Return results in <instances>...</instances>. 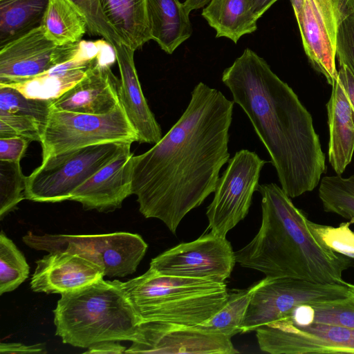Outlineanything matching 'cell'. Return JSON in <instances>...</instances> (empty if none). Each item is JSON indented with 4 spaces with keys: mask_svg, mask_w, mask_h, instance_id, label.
Listing matches in <instances>:
<instances>
[{
    "mask_svg": "<svg viewBox=\"0 0 354 354\" xmlns=\"http://www.w3.org/2000/svg\"><path fill=\"white\" fill-rule=\"evenodd\" d=\"M234 101L200 82L185 111L161 140L134 156L131 192L145 218L176 234L183 218L214 192L230 159Z\"/></svg>",
    "mask_w": 354,
    "mask_h": 354,
    "instance_id": "obj_1",
    "label": "cell"
},
{
    "mask_svg": "<svg viewBox=\"0 0 354 354\" xmlns=\"http://www.w3.org/2000/svg\"><path fill=\"white\" fill-rule=\"evenodd\" d=\"M221 80L266 148L286 194L296 198L313 191L326 171L325 155L311 114L292 88L250 48Z\"/></svg>",
    "mask_w": 354,
    "mask_h": 354,
    "instance_id": "obj_2",
    "label": "cell"
},
{
    "mask_svg": "<svg viewBox=\"0 0 354 354\" xmlns=\"http://www.w3.org/2000/svg\"><path fill=\"white\" fill-rule=\"evenodd\" d=\"M257 191L261 196V225L253 239L235 252L236 262L270 279L347 283L342 274L354 266V259L325 245L281 187L265 183Z\"/></svg>",
    "mask_w": 354,
    "mask_h": 354,
    "instance_id": "obj_3",
    "label": "cell"
},
{
    "mask_svg": "<svg viewBox=\"0 0 354 354\" xmlns=\"http://www.w3.org/2000/svg\"><path fill=\"white\" fill-rule=\"evenodd\" d=\"M63 343L87 348L104 341H135L139 319L119 280L103 279L61 295L53 310Z\"/></svg>",
    "mask_w": 354,
    "mask_h": 354,
    "instance_id": "obj_4",
    "label": "cell"
},
{
    "mask_svg": "<svg viewBox=\"0 0 354 354\" xmlns=\"http://www.w3.org/2000/svg\"><path fill=\"white\" fill-rule=\"evenodd\" d=\"M122 286L140 324L196 326L220 310L229 295L225 282L166 275L151 268Z\"/></svg>",
    "mask_w": 354,
    "mask_h": 354,
    "instance_id": "obj_5",
    "label": "cell"
},
{
    "mask_svg": "<svg viewBox=\"0 0 354 354\" xmlns=\"http://www.w3.org/2000/svg\"><path fill=\"white\" fill-rule=\"evenodd\" d=\"M131 142H113L77 148L41 161L26 176L25 197L40 203L69 200L73 192L131 146Z\"/></svg>",
    "mask_w": 354,
    "mask_h": 354,
    "instance_id": "obj_6",
    "label": "cell"
},
{
    "mask_svg": "<svg viewBox=\"0 0 354 354\" xmlns=\"http://www.w3.org/2000/svg\"><path fill=\"white\" fill-rule=\"evenodd\" d=\"M113 142H138L137 133L121 102L100 115L51 107L40 141L42 160L69 150Z\"/></svg>",
    "mask_w": 354,
    "mask_h": 354,
    "instance_id": "obj_7",
    "label": "cell"
},
{
    "mask_svg": "<svg viewBox=\"0 0 354 354\" xmlns=\"http://www.w3.org/2000/svg\"><path fill=\"white\" fill-rule=\"evenodd\" d=\"M22 240L37 250L82 255L102 267L105 276L109 277H124L135 272L147 249L141 236L125 232L80 235H37L29 232Z\"/></svg>",
    "mask_w": 354,
    "mask_h": 354,
    "instance_id": "obj_8",
    "label": "cell"
},
{
    "mask_svg": "<svg viewBox=\"0 0 354 354\" xmlns=\"http://www.w3.org/2000/svg\"><path fill=\"white\" fill-rule=\"evenodd\" d=\"M266 162L248 149L236 151L229 159L217 182L213 200L207 208L210 232L226 237L227 232L245 218Z\"/></svg>",
    "mask_w": 354,
    "mask_h": 354,
    "instance_id": "obj_9",
    "label": "cell"
},
{
    "mask_svg": "<svg viewBox=\"0 0 354 354\" xmlns=\"http://www.w3.org/2000/svg\"><path fill=\"white\" fill-rule=\"evenodd\" d=\"M350 283H326L293 278L265 277L254 292L241 326V333L274 322L301 304L346 297Z\"/></svg>",
    "mask_w": 354,
    "mask_h": 354,
    "instance_id": "obj_10",
    "label": "cell"
},
{
    "mask_svg": "<svg viewBox=\"0 0 354 354\" xmlns=\"http://www.w3.org/2000/svg\"><path fill=\"white\" fill-rule=\"evenodd\" d=\"M236 263L230 242L209 232L160 254L149 268L166 275L225 282Z\"/></svg>",
    "mask_w": 354,
    "mask_h": 354,
    "instance_id": "obj_11",
    "label": "cell"
},
{
    "mask_svg": "<svg viewBox=\"0 0 354 354\" xmlns=\"http://www.w3.org/2000/svg\"><path fill=\"white\" fill-rule=\"evenodd\" d=\"M261 351L270 354H354V329L323 323L297 326L285 317L256 330Z\"/></svg>",
    "mask_w": 354,
    "mask_h": 354,
    "instance_id": "obj_12",
    "label": "cell"
},
{
    "mask_svg": "<svg viewBox=\"0 0 354 354\" xmlns=\"http://www.w3.org/2000/svg\"><path fill=\"white\" fill-rule=\"evenodd\" d=\"M231 338L206 332L196 326L147 322L139 324L137 336L124 353L235 354Z\"/></svg>",
    "mask_w": 354,
    "mask_h": 354,
    "instance_id": "obj_13",
    "label": "cell"
},
{
    "mask_svg": "<svg viewBox=\"0 0 354 354\" xmlns=\"http://www.w3.org/2000/svg\"><path fill=\"white\" fill-rule=\"evenodd\" d=\"M80 44L57 45L42 27L29 32L0 48V84L35 77L71 59Z\"/></svg>",
    "mask_w": 354,
    "mask_h": 354,
    "instance_id": "obj_14",
    "label": "cell"
},
{
    "mask_svg": "<svg viewBox=\"0 0 354 354\" xmlns=\"http://www.w3.org/2000/svg\"><path fill=\"white\" fill-rule=\"evenodd\" d=\"M295 15L310 64L332 86L337 77L335 44L339 24L333 8L326 0H303Z\"/></svg>",
    "mask_w": 354,
    "mask_h": 354,
    "instance_id": "obj_15",
    "label": "cell"
},
{
    "mask_svg": "<svg viewBox=\"0 0 354 354\" xmlns=\"http://www.w3.org/2000/svg\"><path fill=\"white\" fill-rule=\"evenodd\" d=\"M112 64L100 50L84 77L59 97L51 100V107L94 115L113 110L120 102V80L112 72Z\"/></svg>",
    "mask_w": 354,
    "mask_h": 354,
    "instance_id": "obj_16",
    "label": "cell"
},
{
    "mask_svg": "<svg viewBox=\"0 0 354 354\" xmlns=\"http://www.w3.org/2000/svg\"><path fill=\"white\" fill-rule=\"evenodd\" d=\"M30 287L34 292H72L103 279L102 267L78 254L52 252L36 261Z\"/></svg>",
    "mask_w": 354,
    "mask_h": 354,
    "instance_id": "obj_17",
    "label": "cell"
},
{
    "mask_svg": "<svg viewBox=\"0 0 354 354\" xmlns=\"http://www.w3.org/2000/svg\"><path fill=\"white\" fill-rule=\"evenodd\" d=\"M131 147L96 171L71 194V201L87 209L113 211L132 194Z\"/></svg>",
    "mask_w": 354,
    "mask_h": 354,
    "instance_id": "obj_18",
    "label": "cell"
},
{
    "mask_svg": "<svg viewBox=\"0 0 354 354\" xmlns=\"http://www.w3.org/2000/svg\"><path fill=\"white\" fill-rule=\"evenodd\" d=\"M120 74V100L139 143L156 145L162 138L160 124L143 94L134 64L135 50L121 43L113 46Z\"/></svg>",
    "mask_w": 354,
    "mask_h": 354,
    "instance_id": "obj_19",
    "label": "cell"
},
{
    "mask_svg": "<svg viewBox=\"0 0 354 354\" xmlns=\"http://www.w3.org/2000/svg\"><path fill=\"white\" fill-rule=\"evenodd\" d=\"M102 39L80 41V48L71 59L35 77L2 84L18 90L29 98L53 100L64 93L85 75L97 58Z\"/></svg>",
    "mask_w": 354,
    "mask_h": 354,
    "instance_id": "obj_20",
    "label": "cell"
},
{
    "mask_svg": "<svg viewBox=\"0 0 354 354\" xmlns=\"http://www.w3.org/2000/svg\"><path fill=\"white\" fill-rule=\"evenodd\" d=\"M329 127L328 161L337 175L344 173L354 153V109L337 78L326 104Z\"/></svg>",
    "mask_w": 354,
    "mask_h": 354,
    "instance_id": "obj_21",
    "label": "cell"
},
{
    "mask_svg": "<svg viewBox=\"0 0 354 354\" xmlns=\"http://www.w3.org/2000/svg\"><path fill=\"white\" fill-rule=\"evenodd\" d=\"M151 39L171 54L192 33L189 12L178 0H147Z\"/></svg>",
    "mask_w": 354,
    "mask_h": 354,
    "instance_id": "obj_22",
    "label": "cell"
},
{
    "mask_svg": "<svg viewBox=\"0 0 354 354\" xmlns=\"http://www.w3.org/2000/svg\"><path fill=\"white\" fill-rule=\"evenodd\" d=\"M122 42L135 51L151 39L147 0H99Z\"/></svg>",
    "mask_w": 354,
    "mask_h": 354,
    "instance_id": "obj_23",
    "label": "cell"
},
{
    "mask_svg": "<svg viewBox=\"0 0 354 354\" xmlns=\"http://www.w3.org/2000/svg\"><path fill=\"white\" fill-rule=\"evenodd\" d=\"M202 16L216 32V37H227L234 43L257 28L252 0H210Z\"/></svg>",
    "mask_w": 354,
    "mask_h": 354,
    "instance_id": "obj_24",
    "label": "cell"
},
{
    "mask_svg": "<svg viewBox=\"0 0 354 354\" xmlns=\"http://www.w3.org/2000/svg\"><path fill=\"white\" fill-rule=\"evenodd\" d=\"M50 0H0V48L41 27Z\"/></svg>",
    "mask_w": 354,
    "mask_h": 354,
    "instance_id": "obj_25",
    "label": "cell"
},
{
    "mask_svg": "<svg viewBox=\"0 0 354 354\" xmlns=\"http://www.w3.org/2000/svg\"><path fill=\"white\" fill-rule=\"evenodd\" d=\"M41 27L57 45L79 42L88 31L86 19L67 0H50Z\"/></svg>",
    "mask_w": 354,
    "mask_h": 354,
    "instance_id": "obj_26",
    "label": "cell"
},
{
    "mask_svg": "<svg viewBox=\"0 0 354 354\" xmlns=\"http://www.w3.org/2000/svg\"><path fill=\"white\" fill-rule=\"evenodd\" d=\"M263 279L248 288L229 291L225 305L205 322L196 325L208 333L221 334L230 338L241 333V326L252 297Z\"/></svg>",
    "mask_w": 354,
    "mask_h": 354,
    "instance_id": "obj_27",
    "label": "cell"
},
{
    "mask_svg": "<svg viewBox=\"0 0 354 354\" xmlns=\"http://www.w3.org/2000/svg\"><path fill=\"white\" fill-rule=\"evenodd\" d=\"M319 198L325 212L354 221V175L348 178L340 175L322 177Z\"/></svg>",
    "mask_w": 354,
    "mask_h": 354,
    "instance_id": "obj_28",
    "label": "cell"
},
{
    "mask_svg": "<svg viewBox=\"0 0 354 354\" xmlns=\"http://www.w3.org/2000/svg\"><path fill=\"white\" fill-rule=\"evenodd\" d=\"M24 255L3 231L0 234V295L18 288L28 277Z\"/></svg>",
    "mask_w": 354,
    "mask_h": 354,
    "instance_id": "obj_29",
    "label": "cell"
},
{
    "mask_svg": "<svg viewBox=\"0 0 354 354\" xmlns=\"http://www.w3.org/2000/svg\"><path fill=\"white\" fill-rule=\"evenodd\" d=\"M26 182L20 161L0 160L1 219L26 198Z\"/></svg>",
    "mask_w": 354,
    "mask_h": 354,
    "instance_id": "obj_30",
    "label": "cell"
},
{
    "mask_svg": "<svg viewBox=\"0 0 354 354\" xmlns=\"http://www.w3.org/2000/svg\"><path fill=\"white\" fill-rule=\"evenodd\" d=\"M313 323H323L354 329V284L350 283L348 295L342 299L313 302Z\"/></svg>",
    "mask_w": 354,
    "mask_h": 354,
    "instance_id": "obj_31",
    "label": "cell"
},
{
    "mask_svg": "<svg viewBox=\"0 0 354 354\" xmlns=\"http://www.w3.org/2000/svg\"><path fill=\"white\" fill-rule=\"evenodd\" d=\"M0 110L30 116L44 129L51 111V100L29 98L15 88L0 84Z\"/></svg>",
    "mask_w": 354,
    "mask_h": 354,
    "instance_id": "obj_32",
    "label": "cell"
},
{
    "mask_svg": "<svg viewBox=\"0 0 354 354\" xmlns=\"http://www.w3.org/2000/svg\"><path fill=\"white\" fill-rule=\"evenodd\" d=\"M84 17L91 35L101 36L113 47L122 42L104 15L99 0H67Z\"/></svg>",
    "mask_w": 354,
    "mask_h": 354,
    "instance_id": "obj_33",
    "label": "cell"
},
{
    "mask_svg": "<svg viewBox=\"0 0 354 354\" xmlns=\"http://www.w3.org/2000/svg\"><path fill=\"white\" fill-rule=\"evenodd\" d=\"M351 219L338 226L321 225L308 220V224L319 239L332 250L354 259V232L350 225Z\"/></svg>",
    "mask_w": 354,
    "mask_h": 354,
    "instance_id": "obj_34",
    "label": "cell"
},
{
    "mask_svg": "<svg viewBox=\"0 0 354 354\" xmlns=\"http://www.w3.org/2000/svg\"><path fill=\"white\" fill-rule=\"evenodd\" d=\"M43 127L33 118L0 110V138L22 137L41 141Z\"/></svg>",
    "mask_w": 354,
    "mask_h": 354,
    "instance_id": "obj_35",
    "label": "cell"
},
{
    "mask_svg": "<svg viewBox=\"0 0 354 354\" xmlns=\"http://www.w3.org/2000/svg\"><path fill=\"white\" fill-rule=\"evenodd\" d=\"M336 58L354 75V11L342 19L336 35Z\"/></svg>",
    "mask_w": 354,
    "mask_h": 354,
    "instance_id": "obj_36",
    "label": "cell"
},
{
    "mask_svg": "<svg viewBox=\"0 0 354 354\" xmlns=\"http://www.w3.org/2000/svg\"><path fill=\"white\" fill-rule=\"evenodd\" d=\"M29 142L18 136L0 138V160L20 161Z\"/></svg>",
    "mask_w": 354,
    "mask_h": 354,
    "instance_id": "obj_37",
    "label": "cell"
},
{
    "mask_svg": "<svg viewBox=\"0 0 354 354\" xmlns=\"http://www.w3.org/2000/svg\"><path fill=\"white\" fill-rule=\"evenodd\" d=\"M1 353H46V348L44 344L26 345L22 343H1Z\"/></svg>",
    "mask_w": 354,
    "mask_h": 354,
    "instance_id": "obj_38",
    "label": "cell"
},
{
    "mask_svg": "<svg viewBox=\"0 0 354 354\" xmlns=\"http://www.w3.org/2000/svg\"><path fill=\"white\" fill-rule=\"evenodd\" d=\"M126 349V347L120 344L119 341H104L89 346L84 353L120 354L124 353Z\"/></svg>",
    "mask_w": 354,
    "mask_h": 354,
    "instance_id": "obj_39",
    "label": "cell"
},
{
    "mask_svg": "<svg viewBox=\"0 0 354 354\" xmlns=\"http://www.w3.org/2000/svg\"><path fill=\"white\" fill-rule=\"evenodd\" d=\"M337 78L344 87L354 109V75L348 68L339 66Z\"/></svg>",
    "mask_w": 354,
    "mask_h": 354,
    "instance_id": "obj_40",
    "label": "cell"
},
{
    "mask_svg": "<svg viewBox=\"0 0 354 354\" xmlns=\"http://www.w3.org/2000/svg\"><path fill=\"white\" fill-rule=\"evenodd\" d=\"M277 0H252L253 10L259 19Z\"/></svg>",
    "mask_w": 354,
    "mask_h": 354,
    "instance_id": "obj_41",
    "label": "cell"
},
{
    "mask_svg": "<svg viewBox=\"0 0 354 354\" xmlns=\"http://www.w3.org/2000/svg\"><path fill=\"white\" fill-rule=\"evenodd\" d=\"M352 8H353V10L354 11V0H353V1H352Z\"/></svg>",
    "mask_w": 354,
    "mask_h": 354,
    "instance_id": "obj_42",
    "label": "cell"
}]
</instances>
